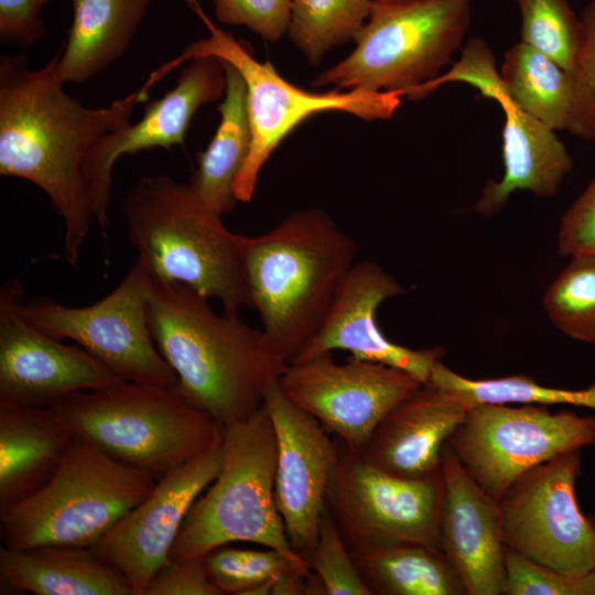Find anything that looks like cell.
Returning a JSON list of instances; mask_svg holds the SVG:
<instances>
[{"label": "cell", "mask_w": 595, "mask_h": 595, "mask_svg": "<svg viewBox=\"0 0 595 595\" xmlns=\"http://www.w3.org/2000/svg\"><path fill=\"white\" fill-rule=\"evenodd\" d=\"M264 405L277 437L275 504L291 547L306 560L317 541L337 440L292 402L279 382L268 392Z\"/></svg>", "instance_id": "e0dca14e"}, {"label": "cell", "mask_w": 595, "mask_h": 595, "mask_svg": "<svg viewBox=\"0 0 595 595\" xmlns=\"http://www.w3.org/2000/svg\"><path fill=\"white\" fill-rule=\"evenodd\" d=\"M151 475L78 440L35 494L0 511V540L9 549L89 548L153 489Z\"/></svg>", "instance_id": "52a82bcc"}, {"label": "cell", "mask_w": 595, "mask_h": 595, "mask_svg": "<svg viewBox=\"0 0 595 595\" xmlns=\"http://www.w3.org/2000/svg\"><path fill=\"white\" fill-rule=\"evenodd\" d=\"M558 251L570 258L595 256V175L561 218Z\"/></svg>", "instance_id": "f35d334b"}, {"label": "cell", "mask_w": 595, "mask_h": 595, "mask_svg": "<svg viewBox=\"0 0 595 595\" xmlns=\"http://www.w3.org/2000/svg\"><path fill=\"white\" fill-rule=\"evenodd\" d=\"M446 444L476 484L497 502L524 473L595 444V416L531 403H477Z\"/></svg>", "instance_id": "30bf717a"}, {"label": "cell", "mask_w": 595, "mask_h": 595, "mask_svg": "<svg viewBox=\"0 0 595 595\" xmlns=\"http://www.w3.org/2000/svg\"><path fill=\"white\" fill-rule=\"evenodd\" d=\"M0 585L35 595H133L127 577L90 548L0 547Z\"/></svg>", "instance_id": "cb8c5ba5"}, {"label": "cell", "mask_w": 595, "mask_h": 595, "mask_svg": "<svg viewBox=\"0 0 595 595\" xmlns=\"http://www.w3.org/2000/svg\"><path fill=\"white\" fill-rule=\"evenodd\" d=\"M441 470L445 490L440 548L467 595L502 594L507 547L498 502L476 484L446 443Z\"/></svg>", "instance_id": "ffe728a7"}, {"label": "cell", "mask_w": 595, "mask_h": 595, "mask_svg": "<svg viewBox=\"0 0 595 595\" xmlns=\"http://www.w3.org/2000/svg\"><path fill=\"white\" fill-rule=\"evenodd\" d=\"M474 0H374L354 51L315 87L401 91L437 76L462 46Z\"/></svg>", "instance_id": "9c48e42d"}, {"label": "cell", "mask_w": 595, "mask_h": 595, "mask_svg": "<svg viewBox=\"0 0 595 595\" xmlns=\"http://www.w3.org/2000/svg\"><path fill=\"white\" fill-rule=\"evenodd\" d=\"M152 275L137 258L122 281L82 307L50 298L20 303L24 318L46 335L72 340L126 381L177 388V378L152 337L148 305Z\"/></svg>", "instance_id": "8fae6325"}, {"label": "cell", "mask_w": 595, "mask_h": 595, "mask_svg": "<svg viewBox=\"0 0 595 595\" xmlns=\"http://www.w3.org/2000/svg\"><path fill=\"white\" fill-rule=\"evenodd\" d=\"M186 1L207 26L209 36L191 43L180 55L151 74L161 80L178 66L205 56L219 58L241 74L247 89L251 144L234 183V194L238 202L251 201L267 160L283 139L311 116L340 111L364 120L389 119L401 104V96L396 91H340L337 88L327 93L304 90L280 76L270 62L257 61L251 48L216 26L196 0Z\"/></svg>", "instance_id": "ba28073f"}, {"label": "cell", "mask_w": 595, "mask_h": 595, "mask_svg": "<svg viewBox=\"0 0 595 595\" xmlns=\"http://www.w3.org/2000/svg\"><path fill=\"white\" fill-rule=\"evenodd\" d=\"M74 437L53 407L0 404V511L40 490Z\"/></svg>", "instance_id": "603a6c76"}, {"label": "cell", "mask_w": 595, "mask_h": 595, "mask_svg": "<svg viewBox=\"0 0 595 595\" xmlns=\"http://www.w3.org/2000/svg\"><path fill=\"white\" fill-rule=\"evenodd\" d=\"M225 89L223 61L214 56L191 60L175 86L160 99L149 102L140 120L106 134L91 148L84 171L93 217L102 231L109 225L112 170L117 160L152 148L183 147L195 112L203 105L217 101Z\"/></svg>", "instance_id": "ac0fdd59"}, {"label": "cell", "mask_w": 595, "mask_h": 595, "mask_svg": "<svg viewBox=\"0 0 595 595\" xmlns=\"http://www.w3.org/2000/svg\"><path fill=\"white\" fill-rule=\"evenodd\" d=\"M589 519H591V522H592V524H593V527L595 529V515L591 516Z\"/></svg>", "instance_id": "7bdbcfd3"}, {"label": "cell", "mask_w": 595, "mask_h": 595, "mask_svg": "<svg viewBox=\"0 0 595 595\" xmlns=\"http://www.w3.org/2000/svg\"><path fill=\"white\" fill-rule=\"evenodd\" d=\"M306 561L323 581L327 595H371L326 504L316 544Z\"/></svg>", "instance_id": "e575fe53"}, {"label": "cell", "mask_w": 595, "mask_h": 595, "mask_svg": "<svg viewBox=\"0 0 595 595\" xmlns=\"http://www.w3.org/2000/svg\"><path fill=\"white\" fill-rule=\"evenodd\" d=\"M429 382L458 394L468 405L477 403L569 404L595 410V382L583 389L548 387L523 375L470 379L437 361Z\"/></svg>", "instance_id": "f1b7e54d"}, {"label": "cell", "mask_w": 595, "mask_h": 595, "mask_svg": "<svg viewBox=\"0 0 595 595\" xmlns=\"http://www.w3.org/2000/svg\"><path fill=\"white\" fill-rule=\"evenodd\" d=\"M209 580L223 594L241 595L242 592L277 576L296 570L285 556L273 549L257 550L218 547L204 556Z\"/></svg>", "instance_id": "d6a6232c"}, {"label": "cell", "mask_w": 595, "mask_h": 595, "mask_svg": "<svg viewBox=\"0 0 595 595\" xmlns=\"http://www.w3.org/2000/svg\"><path fill=\"white\" fill-rule=\"evenodd\" d=\"M349 551L371 595H467L440 547L401 542Z\"/></svg>", "instance_id": "4316f807"}, {"label": "cell", "mask_w": 595, "mask_h": 595, "mask_svg": "<svg viewBox=\"0 0 595 595\" xmlns=\"http://www.w3.org/2000/svg\"><path fill=\"white\" fill-rule=\"evenodd\" d=\"M123 213L137 258L154 279L218 300L226 313L252 307L244 259L247 236L230 231L188 183L144 176L128 194Z\"/></svg>", "instance_id": "277c9868"}, {"label": "cell", "mask_w": 595, "mask_h": 595, "mask_svg": "<svg viewBox=\"0 0 595 595\" xmlns=\"http://www.w3.org/2000/svg\"><path fill=\"white\" fill-rule=\"evenodd\" d=\"M469 405L431 382L394 407L375 429L363 453L376 467L404 478L441 470L443 447Z\"/></svg>", "instance_id": "44dd1931"}, {"label": "cell", "mask_w": 595, "mask_h": 595, "mask_svg": "<svg viewBox=\"0 0 595 595\" xmlns=\"http://www.w3.org/2000/svg\"><path fill=\"white\" fill-rule=\"evenodd\" d=\"M337 440L326 506L349 550L416 542L440 547L442 470L404 478L370 464Z\"/></svg>", "instance_id": "7c38bea8"}, {"label": "cell", "mask_w": 595, "mask_h": 595, "mask_svg": "<svg viewBox=\"0 0 595 595\" xmlns=\"http://www.w3.org/2000/svg\"><path fill=\"white\" fill-rule=\"evenodd\" d=\"M216 19L228 25H245L270 42L288 32L291 0H210Z\"/></svg>", "instance_id": "74e56055"}, {"label": "cell", "mask_w": 595, "mask_h": 595, "mask_svg": "<svg viewBox=\"0 0 595 595\" xmlns=\"http://www.w3.org/2000/svg\"><path fill=\"white\" fill-rule=\"evenodd\" d=\"M374 0H291L289 35L313 65L333 47L354 41Z\"/></svg>", "instance_id": "f546056e"}, {"label": "cell", "mask_w": 595, "mask_h": 595, "mask_svg": "<svg viewBox=\"0 0 595 595\" xmlns=\"http://www.w3.org/2000/svg\"><path fill=\"white\" fill-rule=\"evenodd\" d=\"M507 99L553 130H567L573 110L570 75L548 56L518 42L500 71Z\"/></svg>", "instance_id": "83f0119b"}, {"label": "cell", "mask_w": 595, "mask_h": 595, "mask_svg": "<svg viewBox=\"0 0 595 595\" xmlns=\"http://www.w3.org/2000/svg\"><path fill=\"white\" fill-rule=\"evenodd\" d=\"M543 307L565 336L595 344V256H574L549 284Z\"/></svg>", "instance_id": "4dcf8cb0"}, {"label": "cell", "mask_w": 595, "mask_h": 595, "mask_svg": "<svg viewBox=\"0 0 595 595\" xmlns=\"http://www.w3.org/2000/svg\"><path fill=\"white\" fill-rule=\"evenodd\" d=\"M22 283L0 290V404L53 407L82 391L123 382L80 346L67 345L28 322L20 311Z\"/></svg>", "instance_id": "9a60e30c"}, {"label": "cell", "mask_w": 595, "mask_h": 595, "mask_svg": "<svg viewBox=\"0 0 595 595\" xmlns=\"http://www.w3.org/2000/svg\"><path fill=\"white\" fill-rule=\"evenodd\" d=\"M142 595H223V592L209 580L204 556H193L163 564Z\"/></svg>", "instance_id": "ab89813d"}, {"label": "cell", "mask_w": 595, "mask_h": 595, "mask_svg": "<svg viewBox=\"0 0 595 595\" xmlns=\"http://www.w3.org/2000/svg\"><path fill=\"white\" fill-rule=\"evenodd\" d=\"M50 0H0L1 39L18 45L35 44L44 34L41 17Z\"/></svg>", "instance_id": "60d3db41"}, {"label": "cell", "mask_w": 595, "mask_h": 595, "mask_svg": "<svg viewBox=\"0 0 595 595\" xmlns=\"http://www.w3.org/2000/svg\"><path fill=\"white\" fill-rule=\"evenodd\" d=\"M580 44L567 72L573 93V110L569 131L578 138L595 141V0L581 17Z\"/></svg>", "instance_id": "8d00e7d4"}, {"label": "cell", "mask_w": 595, "mask_h": 595, "mask_svg": "<svg viewBox=\"0 0 595 595\" xmlns=\"http://www.w3.org/2000/svg\"><path fill=\"white\" fill-rule=\"evenodd\" d=\"M422 385L411 374L379 363L350 358L337 364L332 353L288 364L279 379L292 402L356 453L364 452L381 420Z\"/></svg>", "instance_id": "5bb4252c"}, {"label": "cell", "mask_w": 595, "mask_h": 595, "mask_svg": "<svg viewBox=\"0 0 595 595\" xmlns=\"http://www.w3.org/2000/svg\"><path fill=\"white\" fill-rule=\"evenodd\" d=\"M453 82L468 84L476 88L482 96L494 99L501 106L508 101L500 72L487 42L480 37H472L465 44L461 58L451 69L431 80L410 87L399 95L410 100H420L432 94L440 86Z\"/></svg>", "instance_id": "d590c367"}, {"label": "cell", "mask_w": 595, "mask_h": 595, "mask_svg": "<svg viewBox=\"0 0 595 595\" xmlns=\"http://www.w3.org/2000/svg\"><path fill=\"white\" fill-rule=\"evenodd\" d=\"M404 292L379 264L355 262L339 285L318 333L292 363L343 349L349 351L351 358L392 366L423 383L429 382L444 349L439 346L411 349L399 345L385 335L377 322L381 303Z\"/></svg>", "instance_id": "d6986e66"}, {"label": "cell", "mask_w": 595, "mask_h": 595, "mask_svg": "<svg viewBox=\"0 0 595 595\" xmlns=\"http://www.w3.org/2000/svg\"><path fill=\"white\" fill-rule=\"evenodd\" d=\"M582 450L519 477L498 501L506 547L572 574L595 570V529L576 499Z\"/></svg>", "instance_id": "4fadbf2b"}, {"label": "cell", "mask_w": 595, "mask_h": 595, "mask_svg": "<svg viewBox=\"0 0 595 595\" xmlns=\"http://www.w3.org/2000/svg\"><path fill=\"white\" fill-rule=\"evenodd\" d=\"M277 437L263 405L249 418L223 428V465L191 506L170 560L205 556L231 542L273 549L299 570L307 561L288 539L274 498Z\"/></svg>", "instance_id": "5b68a950"}, {"label": "cell", "mask_w": 595, "mask_h": 595, "mask_svg": "<svg viewBox=\"0 0 595 595\" xmlns=\"http://www.w3.org/2000/svg\"><path fill=\"white\" fill-rule=\"evenodd\" d=\"M55 55L40 69L25 56L0 58V175L35 184L64 226V257L76 267L94 220L84 164L106 134L131 122L150 80L107 107L88 108L64 90Z\"/></svg>", "instance_id": "6da1fadb"}, {"label": "cell", "mask_w": 595, "mask_h": 595, "mask_svg": "<svg viewBox=\"0 0 595 595\" xmlns=\"http://www.w3.org/2000/svg\"><path fill=\"white\" fill-rule=\"evenodd\" d=\"M357 245L323 210L295 212L248 237L245 272L262 329L288 364L322 327Z\"/></svg>", "instance_id": "3957f363"}, {"label": "cell", "mask_w": 595, "mask_h": 595, "mask_svg": "<svg viewBox=\"0 0 595 595\" xmlns=\"http://www.w3.org/2000/svg\"><path fill=\"white\" fill-rule=\"evenodd\" d=\"M73 21L55 55L64 83H83L111 65L129 47L152 0H72Z\"/></svg>", "instance_id": "d4e9b609"}, {"label": "cell", "mask_w": 595, "mask_h": 595, "mask_svg": "<svg viewBox=\"0 0 595 595\" xmlns=\"http://www.w3.org/2000/svg\"><path fill=\"white\" fill-rule=\"evenodd\" d=\"M504 174L483 188L474 210L486 217L498 214L516 191H528L539 197L554 196L573 160L555 130L515 107L502 104Z\"/></svg>", "instance_id": "7402d4cb"}, {"label": "cell", "mask_w": 595, "mask_h": 595, "mask_svg": "<svg viewBox=\"0 0 595 595\" xmlns=\"http://www.w3.org/2000/svg\"><path fill=\"white\" fill-rule=\"evenodd\" d=\"M208 301L183 283L153 278L148 318L178 392L225 428L263 405L288 363L262 328L216 313Z\"/></svg>", "instance_id": "7a4b0ae2"}, {"label": "cell", "mask_w": 595, "mask_h": 595, "mask_svg": "<svg viewBox=\"0 0 595 595\" xmlns=\"http://www.w3.org/2000/svg\"><path fill=\"white\" fill-rule=\"evenodd\" d=\"M521 14L520 42L569 72L582 34V23L567 0H516Z\"/></svg>", "instance_id": "1f68e13d"}, {"label": "cell", "mask_w": 595, "mask_h": 595, "mask_svg": "<svg viewBox=\"0 0 595 595\" xmlns=\"http://www.w3.org/2000/svg\"><path fill=\"white\" fill-rule=\"evenodd\" d=\"M226 89L218 105L220 121L206 150L197 156V167L190 185L213 210L231 212L237 199L234 183L250 150L251 127L247 89L241 74L224 62Z\"/></svg>", "instance_id": "484cf974"}, {"label": "cell", "mask_w": 595, "mask_h": 595, "mask_svg": "<svg viewBox=\"0 0 595 595\" xmlns=\"http://www.w3.org/2000/svg\"><path fill=\"white\" fill-rule=\"evenodd\" d=\"M53 408L73 437L159 480L223 440V428L177 390L123 381Z\"/></svg>", "instance_id": "8992f818"}, {"label": "cell", "mask_w": 595, "mask_h": 595, "mask_svg": "<svg viewBox=\"0 0 595 595\" xmlns=\"http://www.w3.org/2000/svg\"><path fill=\"white\" fill-rule=\"evenodd\" d=\"M310 574L292 570L277 576L272 583L271 595H306Z\"/></svg>", "instance_id": "b9f144b4"}, {"label": "cell", "mask_w": 595, "mask_h": 595, "mask_svg": "<svg viewBox=\"0 0 595 595\" xmlns=\"http://www.w3.org/2000/svg\"><path fill=\"white\" fill-rule=\"evenodd\" d=\"M502 594L595 595V570L572 574L507 548Z\"/></svg>", "instance_id": "836d02e7"}, {"label": "cell", "mask_w": 595, "mask_h": 595, "mask_svg": "<svg viewBox=\"0 0 595 595\" xmlns=\"http://www.w3.org/2000/svg\"><path fill=\"white\" fill-rule=\"evenodd\" d=\"M221 465L223 440L162 476L140 504L89 547L127 577L133 595H142L153 574L170 561L191 506Z\"/></svg>", "instance_id": "2e32d148"}]
</instances>
